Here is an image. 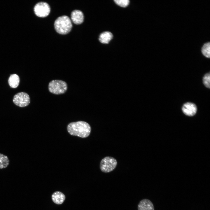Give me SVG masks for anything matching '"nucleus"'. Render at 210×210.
<instances>
[{
  "instance_id": "1",
  "label": "nucleus",
  "mask_w": 210,
  "mask_h": 210,
  "mask_svg": "<svg viewBox=\"0 0 210 210\" xmlns=\"http://www.w3.org/2000/svg\"><path fill=\"white\" fill-rule=\"evenodd\" d=\"M67 129L71 135L83 138L88 137L91 132L90 125L83 121L71 123L68 125Z\"/></svg>"
},
{
  "instance_id": "2",
  "label": "nucleus",
  "mask_w": 210,
  "mask_h": 210,
  "mask_svg": "<svg viewBox=\"0 0 210 210\" xmlns=\"http://www.w3.org/2000/svg\"><path fill=\"white\" fill-rule=\"evenodd\" d=\"M54 25L56 32L61 34L69 33L72 27L71 20L68 16L66 15L57 18L55 22Z\"/></svg>"
},
{
  "instance_id": "3",
  "label": "nucleus",
  "mask_w": 210,
  "mask_h": 210,
  "mask_svg": "<svg viewBox=\"0 0 210 210\" xmlns=\"http://www.w3.org/2000/svg\"><path fill=\"white\" fill-rule=\"evenodd\" d=\"M48 89L50 93L55 94H60L64 93L66 91L67 85L64 81L59 80H53L49 83Z\"/></svg>"
},
{
  "instance_id": "4",
  "label": "nucleus",
  "mask_w": 210,
  "mask_h": 210,
  "mask_svg": "<svg viewBox=\"0 0 210 210\" xmlns=\"http://www.w3.org/2000/svg\"><path fill=\"white\" fill-rule=\"evenodd\" d=\"M117 164V162L115 158L111 156H106L100 161V168L102 172L109 173L115 169Z\"/></svg>"
},
{
  "instance_id": "5",
  "label": "nucleus",
  "mask_w": 210,
  "mask_h": 210,
  "mask_svg": "<svg viewBox=\"0 0 210 210\" xmlns=\"http://www.w3.org/2000/svg\"><path fill=\"white\" fill-rule=\"evenodd\" d=\"M30 98L27 93L21 92L15 94L14 96L13 101L15 104L20 107L27 106L30 103Z\"/></svg>"
},
{
  "instance_id": "6",
  "label": "nucleus",
  "mask_w": 210,
  "mask_h": 210,
  "mask_svg": "<svg viewBox=\"0 0 210 210\" xmlns=\"http://www.w3.org/2000/svg\"><path fill=\"white\" fill-rule=\"evenodd\" d=\"M50 8L49 5L45 2H40L35 6L34 10L35 14L40 17L43 18L47 16L50 12Z\"/></svg>"
},
{
  "instance_id": "7",
  "label": "nucleus",
  "mask_w": 210,
  "mask_h": 210,
  "mask_svg": "<svg viewBox=\"0 0 210 210\" xmlns=\"http://www.w3.org/2000/svg\"><path fill=\"white\" fill-rule=\"evenodd\" d=\"M183 112L188 116H193L195 115L197 111V107L194 104L191 102H187L183 105L182 107Z\"/></svg>"
},
{
  "instance_id": "8",
  "label": "nucleus",
  "mask_w": 210,
  "mask_h": 210,
  "mask_svg": "<svg viewBox=\"0 0 210 210\" xmlns=\"http://www.w3.org/2000/svg\"><path fill=\"white\" fill-rule=\"evenodd\" d=\"M71 18L72 22L74 24H80L83 21V14L81 11L75 10L71 12Z\"/></svg>"
},
{
  "instance_id": "9",
  "label": "nucleus",
  "mask_w": 210,
  "mask_h": 210,
  "mask_svg": "<svg viewBox=\"0 0 210 210\" xmlns=\"http://www.w3.org/2000/svg\"><path fill=\"white\" fill-rule=\"evenodd\" d=\"M138 210H154L152 202L148 199H144L140 201L138 205Z\"/></svg>"
},
{
  "instance_id": "10",
  "label": "nucleus",
  "mask_w": 210,
  "mask_h": 210,
  "mask_svg": "<svg viewBox=\"0 0 210 210\" xmlns=\"http://www.w3.org/2000/svg\"><path fill=\"white\" fill-rule=\"evenodd\" d=\"M52 199L53 201L57 204H62L65 200V196L60 191H56L52 194Z\"/></svg>"
},
{
  "instance_id": "11",
  "label": "nucleus",
  "mask_w": 210,
  "mask_h": 210,
  "mask_svg": "<svg viewBox=\"0 0 210 210\" xmlns=\"http://www.w3.org/2000/svg\"><path fill=\"white\" fill-rule=\"evenodd\" d=\"M113 37V35L111 32H106L101 34L99 36V40L102 43L107 44L111 40Z\"/></svg>"
},
{
  "instance_id": "12",
  "label": "nucleus",
  "mask_w": 210,
  "mask_h": 210,
  "mask_svg": "<svg viewBox=\"0 0 210 210\" xmlns=\"http://www.w3.org/2000/svg\"><path fill=\"white\" fill-rule=\"evenodd\" d=\"M10 86L13 88H16L18 86L20 83L19 76L16 74L11 75L8 80Z\"/></svg>"
},
{
  "instance_id": "13",
  "label": "nucleus",
  "mask_w": 210,
  "mask_h": 210,
  "mask_svg": "<svg viewBox=\"0 0 210 210\" xmlns=\"http://www.w3.org/2000/svg\"><path fill=\"white\" fill-rule=\"evenodd\" d=\"M10 160L8 157L0 153V169L7 167L9 164Z\"/></svg>"
},
{
  "instance_id": "14",
  "label": "nucleus",
  "mask_w": 210,
  "mask_h": 210,
  "mask_svg": "<svg viewBox=\"0 0 210 210\" xmlns=\"http://www.w3.org/2000/svg\"><path fill=\"white\" fill-rule=\"evenodd\" d=\"M202 52L203 55L207 58L210 57V44L209 42L205 43L202 48Z\"/></svg>"
},
{
  "instance_id": "15",
  "label": "nucleus",
  "mask_w": 210,
  "mask_h": 210,
  "mask_svg": "<svg viewBox=\"0 0 210 210\" xmlns=\"http://www.w3.org/2000/svg\"><path fill=\"white\" fill-rule=\"evenodd\" d=\"M203 83L205 86L207 88L210 87V73L206 74L203 78Z\"/></svg>"
},
{
  "instance_id": "16",
  "label": "nucleus",
  "mask_w": 210,
  "mask_h": 210,
  "mask_svg": "<svg viewBox=\"0 0 210 210\" xmlns=\"http://www.w3.org/2000/svg\"><path fill=\"white\" fill-rule=\"evenodd\" d=\"M114 1L118 5L123 7H127L130 2L128 0H115Z\"/></svg>"
}]
</instances>
